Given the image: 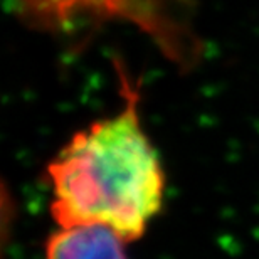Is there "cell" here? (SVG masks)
Listing matches in <instances>:
<instances>
[{
  "label": "cell",
  "mask_w": 259,
  "mask_h": 259,
  "mask_svg": "<svg viewBox=\"0 0 259 259\" xmlns=\"http://www.w3.org/2000/svg\"><path fill=\"white\" fill-rule=\"evenodd\" d=\"M128 86L123 74L125 106L72 135L48 165L51 214L59 227L105 224L133 242L162 209L163 167Z\"/></svg>",
  "instance_id": "cell-1"
},
{
  "label": "cell",
  "mask_w": 259,
  "mask_h": 259,
  "mask_svg": "<svg viewBox=\"0 0 259 259\" xmlns=\"http://www.w3.org/2000/svg\"><path fill=\"white\" fill-rule=\"evenodd\" d=\"M125 242L105 224L59 227L48 237L46 259H128Z\"/></svg>",
  "instance_id": "cell-2"
}]
</instances>
